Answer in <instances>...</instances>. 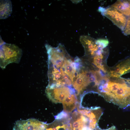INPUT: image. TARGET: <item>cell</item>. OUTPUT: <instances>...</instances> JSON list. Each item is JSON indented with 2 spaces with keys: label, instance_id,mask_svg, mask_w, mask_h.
Wrapping results in <instances>:
<instances>
[{
  "label": "cell",
  "instance_id": "cell-4",
  "mask_svg": "<svg viewBox=\"0 0 130 130\" xmlns=\"http://www.w3.org/2000/svg\"><path fill=\"white\" fill-rule=\"evenodd\" d=\"M98 11L102 15L110 20L123 31L125 26L127 17L110 6L106 7L100 6Z\"/></svg>",
  "mask_w": 130,
  "mask_h": 130
},
{
  "label": "cell",
  "instance_id": "cell-11",
  "mask_svg": "<svg viewBox=\"0 0 130 130\" xmlns=\"http://www.w3.org/2000/svg\"><path fill=\"white\" fill-rule=\"evenodd\" d=\"M77 102L76 96L74 94L67 97L62 103L64 111L67 112L72 111L76 108Z\"/></svg>",
  "mask_w": 130,
  "mask_h": 130
},
{
  "label": "cell",
  "instance_id": "cell-5",
  "mask_svg": "<svg viewBox=\"0 0 130 130\" xmlns=\"http://www.w3.org/2000/svg\"><path fill=\"white\" fill-rule=\"evenodd\" d=\"M47 124L34 118L18 120L14 123L13 130H45Z\"/></svg>",
  "mask_w": 130,
  "mask_h": 130
},
{
  "label": "cell",
  "instance_id": "cell-10",
  "mask_svg": "<svg viewBox=\"0 0 130 130\" xmlns=\"http://www.w3.org/2000/svg\"><path fill=\"white\" fill-rule=\"evenodd\" d=\"M0 19H5L11 15L12 12V5L10 0H0Z\"/></svg>",
  "mask_w": 130,
  "mask_h": 130
},
{
  "label": "cell",
  "instance_id": "cell-8",
  "mask_svg": "<svg viewBox=\"0 0 130 130\" xmlns=\"http://www.w3.org/2000/svg\"><path fill=\"white\" fill-rule=\"evenodd\" d=\"M72 84L78 92L77 95L89 85L82 72L77 75L74 79Z\"/></svg>",
  "mask_w": 130,
  "mask_h": 130
},
{
  "label": "cell",
  "instance_id": "cell-14",
  "mask_svg": "<svg viewBox=\"0 0 130 130\" xmlns=\"http://www.w3.org/2000/svg\"><path fill=\"white\" fill-rule=\"evenodd\" d=\"M69 115L67 112L63 110L54 116L55 119L59 120L66 118L69 117Z\"/></svg>",
  "mask_w": 130,
  "mask_h": 130
},
{
  "label": "cell",
  "instance_id": "cell-6",
  "mask_svg": "<svg viewBox=\"0 0 130 130\" xmlns=\"http://www.w3.org/2000/svg\"><path fill=\"white\" fill-rule=\"evenodd\" d=\"M80 40L84 48L86 55L94 56L100 49L96 43V40L89 36H82Z\"/></svg>",
  "mask_w": 130,
  "mask_h": 130
},
{
  "label": "cell",
  "instance_id": "cell-13",
  "mask_svg": "<svg viewBox=\"0 0 130 130\" xmlns=\"http://www.w3.org/2000/svg\"><path fill=\"white\" fill-rule=\"evenodd\" d=\"M122 32L125 35H130V16L127 17L125 26Z\"/></svg>",
  "mask_w": 130,
  "mask_h": 130
},
{
  "label": "cell",
  "instance_id": "cell-12",
  "mask_svg": "<svg viewBox=\"0 0 130 130\" xmlns=\"http://www.w3.org/2000/svg\"><path fill=\"white\" fill-rule=\"evenodd\" d=\"M96 43L100 49H103L107 46L109 42L107 39H100L96 40Z\"/></svg>",
  "mask_w": 130,
  "mask_h": 130
},
{
  "label": "cell",
  "instance_id": "cell-15",
  "mask_svg": "<svg viewBox=\"0 0 130 130\" xmlns=\"http://www.w3.org/2000/svg\"><path fill=\"white\" fill-rule=\"evenodd\" d=\"M96 130H117L115 127L114 126H113L110 128L106 130L102 129L98 126Z\"/></svg>",
  "mask_w": 130,
  "mask_h": 130
},
{
  "label": "cell",
  "instance_id": "cell-9",
  "mask_svg": "<svg viewBox=\"0 0 130 130\" xmlns=\"http://www.w3.org/2000/svg\"><path fill=\"white\" fill-rule=\"evenodd\" d=\"M110 6L126 16H130V7L128 0H117Z\"/></svg>",
  "mask_w": 130,
  "mask_h": 130
},
{
  "label": "cell",
  "instance_id": "cell-7",
  "mask_svg": "<svg viewBox=\"0 0 130 130\" xmlns=\"http://www.w3.org/2000/svg\"><path fill=\"white\" fill-rule=\"evenodd\" d=\"M130 72V56L127 57L110 71V76L118 78L122 75Z\"/></svg>",
  "mask_w": 130,
  "mask_h": 130
},
{
  "label": "cell",
  "instance_id": "cell-3",
  "mask_svg": "<svg viewBox=\"0 0 130 130\" xmlns=\"http://www.w3.org/2000/svg\"><path fill=\"white\" fill-rule=\"evenodd\" d=\"M75 92L74 89L64 85L58 87L47 86L46 90V93L48 98L55 103H62L67 97L74 94Z\"/></svg>",
  "mask_w": 130,
  "mask_h": 130
},
{
  "label": "cell",
  "instance_id": "cell-1",
  "mask_svg": "<svg viewBox=\"0 0 130 130\" xmlns=\"http://www.w3.org/2000/svg\"><path fill=\"white\" fill-rule=\"evenodd\" d=\"M117 80L102 78L97 85L98 91L107 101L124 109L130 106V79Z\"/></svg>",
  "mask_w": 130,
  "mask_h": 130
},
{
  "label": "cell",
  "instance_id": "cell-2",
  "mask_svg": "<svg viewBox=\"0 0 130 130\" xmlns=\"http://www.w3.org/2000/svg\"><path fill=\"white\" fill-rule=\"evenodd\" d=\"M2 42L0 45V65L4 69L10 63H19L22 53V50L15 45Z\"/></svg>",
  "mask_w": 130,
  "mask_h": 130
}]
</instances>
